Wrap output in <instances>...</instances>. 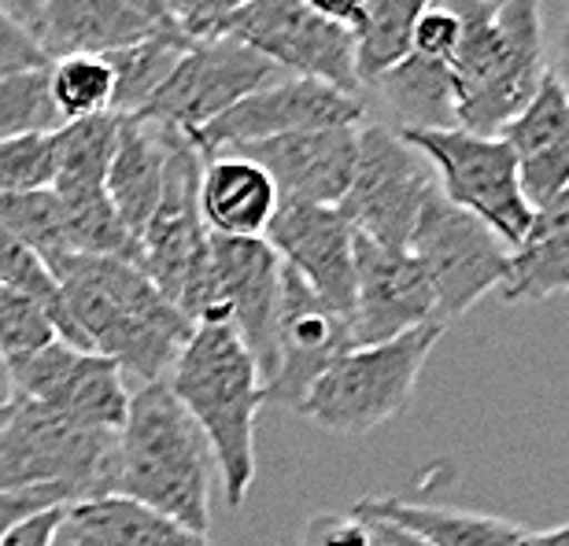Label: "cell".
<instances>
[{
	"mask_svg": "<svg viewBox=\"0 0 569 546\" xmlns=\"http://www.w3.org/2000/svg\"><path fill=\"white\" fill-rule=\"evenodd\" d=\"M78 336L138 384L163 381L186 347L192 322L133 263L63 255L49 266Z\"/></svg>",
	"mask_w": 569,
	"mask_h": 546,
	"instance_id": "6da1fadb",
	"label": "cell"
},
{
	"mask_svg": "<svg viewBox=\"0 0 569 546\" xmlns=\"http://www.w3.org/2000/svg\"><path fill=\"white\" fill-rule=\"evenodd\" d=\"M459 16L451 55L455 127L499 136L548 78L543 0H443Z\"/></svg>",
	"mask_w": 569,
	"mask_h": 546,
	"instance_id": "7a4b0ae2",
	"label": "cell"
},
{
	"mask_svg": "<svg viewBox=\"0 0 569 546\" xmlns=\"http://www.w3.org/2000/svg\"><path fill=\"white\" fill-rule=\"evenodd\" d=\"M214 476L208 439L167 381L138 384L116 432L104 495L130 498L208 536Z\"/></svg>",
	"mask_w": 569,
	"mask_h": 546,
	"instance_id": "3957f363",
	"label": "cell"
},
{
	"mask_svg": "<svg viewBox=\"0 0 569 546\" xmlns=\"http://www.w3.org/2000/svg\"><path fill=\"white\" fill-rule=\"evenodd\" d=\"M163 381L208 439L226 506L241 509L256 484V414L267 403L252 351L230 322H197Z\"/></svg>",
	"mask_w": 569,
	"mask_h": 546,
	"instance_id": "277c9868",
	"label": "cell"
},
{
	"mask_svg": "<svg viewBox=\"0 0 569 546\" xmlns=\"http://www.w3.org/2000/svg\"><path fill=\"white\" fill-rule=\"evenodd\" d=\"M443 328L448 325L432 322L389 340V344L348 347L315 381L296 414L333 436H362L378 425H389L411 406L418 373L432 347L440 344Z\"/></svg>",
	"mask_w": 569,
	"mask_h": 546,
	"instance_id": "5b68a950",
	"label": "cell"
},
{
	"mask_svg": "<svg viewBox=\"0 0 569 546\" xmlns=\"http://www.w3.org/2000/svg\"><path fill=\"white\" fill-rule=\"evenodd\" d=\"M203 155L189 144L186 133L170 136L163 192L141 233L138 270L192 325L208 322L214 311L211 289V233L200 219L197 192H200Z\"/></svg>",
	"mask_w": 569,
	"mask_h": 546,
	"instance_id": "8992f818",
	"label": "cell"
},
{
	"mask_svg": "<svg viewBox=\"0 0 569 546\" xmlns=\"http://www.w3.org/2000/svg\"><path fill=\"white\" fill-rule=\"evenodd\" d=\"M437 174V189L455 208L481 219L510 252L532 222V203L521 192L518 159L503 136L448 130H396Z\"/></svg>",
	"mask_w": 569,
	"mask_h": 546,
	"instance_id": "52a82bcc",
	"label": "cell"
},
{
	"mask_svg": "<svg viewBox=\"0 0 569 546\" xmlns=\"http://www.w3.org/2000/svg\"><path fill=\"white\" fill-rule=\"evenodd\" d=\"M437 189V174L400 133L385 122H362L356 170L337 211L367 241L407 252L415 222Z\"/></svg>",
	"mask_w": 569,
	"mask_h": 546,
	"instance_id": "ba28073f",
	"label": "cell"
},
{
	"mask_svg": "<svg viewBox=\"0 0 569 546\" xmlns=\"http://www.w3.org/2000/svg\"><path fill=\"white\" fill-rule=\"evenodd\" d=\"M116 432L78 428L49 410L16 403L0 425V495L30 487H67L86 498H104Z\"/></svg>",
	"mask_w": 569,
	"mask_h": 546,
	"instance_id": "9c48e42d",
	"label": "cell"
},
{
	"mask_svg": "<svg viewBox=\"0 0 569 546\" xmlns=\"http://www.w3.org/2000/svg\"><path fill=\"white\" fill-rule=\"evenodd\" d=\"M437 295L440 325L459 322L488 292H499L510 270V247L470 211L455 208L440 189H432L415 233L407 241Z\"/></svg>",
	"mask_w": 569,
	"mask_h": 546,
	"instance_id": "30bf717a",
	"label": "cell"
},
{
	"mask_svg": "<svg viewBox=\"0 0 569 546\" xmlns=\"http://www.w3.org/2000/svg\"><path fill=\"white\" fill-rule=\"evenodd\" d=\"M214 38H233L274 63L289 78H315L340 93L367 100L356 74V38L351 30L322 19L303 0H248L222 22Z\"/></svg>",
	"mask_w": 569,
	"mask_h": 546,
	"instance_id": "8fae6325",
	"label": "cell"
},
{
	"mask_svg": "<svg viewBox=\"0 0 569 546\" xmlns=\"http://www.w3.org/2000/svg\"><path fill=\"white\" fill-rule=\"evenodd\" d=\"M16 403L49 410L78 428L119 432L130 410V377L97 351H78L63 340L8 362Z\"/></svg>",
	"mask_w": 569,
	"mask_h": 546,
	"instance_id": "7c38bea8",
	"label": "cell"
},
{
	"mask_svg": "<svg viewBox=\"0 0 569 546\" xmlns=\"http://www.w3.org/2000/svg\"><path fill=\"white\" fill-rule=\"evenodd\" d=\"M284 78L274 63L233 38L192 41L189 52L174 63L159 93L133 119L159 122L178 133H192L230 111L237 100Z\"/></svg>",
	"mask_w": 569,
	"mask_h": 546,
	"instance_id": "4fadbf2b",
	"label": "cell"
},
{
	"mask_svg": "<svg viewBox=\"0 0 569 546\" xmlns=\"http://www.w3.org/2000/svg\"><path fill=\"white\" fill-rule=\"evenodd\" d=\"M367 111V100L348 97L333 85L315 82V78H278V82L248 93L214 122L186 136L200 155H214L226 152V148L270 141V136L284 133L362 127Z\"/></svg>",
	"mask_w": 569,
	"mask_h": 546,
	"instance_id": "5bb4252c",
	"label": "cell"
},
{
	"mask_svg": "<svg viewBox=\"0 0 569 546\" xmlns=\"http://www.w3.org/2000/svg\"><path fill=\"white\" fill-rule=\"evenodd\" d=\"M281 259L263 236L211 233L214 311L208 322H230L252 351L263 384L274 373V333L281 311Z\"/></svg>",
	"mask_w": 569,
	"mask_h": 546,
	"instance_id": "9a60e30c",
	"label": "cell"
},
{
	"mask_svg": "<svg viewBox=\"0 0 569 546\" xmlns=\"http://www.w3.org/2000/svg\"><path fill=\"white\" fill-rule=\"evenodd\" d=\"M351 344V325L326 300L307 289L296 273L281 270V311L274 333V373L263 384L267 403L300 410L315 381L345 355Z\"/></svg>",
	"mask_w": 569,
	"mask_h": 546,
	"instance_id": "2e32d148",
	"label": "cell"
},
{
	"mask_svg": "<svg viewBox=\"0 0 569 546\" xmlns=\"http://www.w3.org/2000/svg\"><path fill=\"white\" fill-rule=\"evenodd\" d=\"M440 322L437 295L422 263L411 252H392L356 233V300H351V344L389 340Z\"/></svg>",
	"mask_w": 569,
	"mask_h": 546,
	"instance_id": "e0dca14e",
	"label": "cell"
},
{
	"mask_svg": "<svg viewBox=\"0 0 569 546\" xmlns=\"http://www.w3.org/2000/svg\"><path fill=\"white\" fill-rule=\"evenodd\" d=\"M263 241L274 247L281 266H289L318 300L337 314L351 317L356 300V230L337 208L281 200Z\"/></svg>",
	"mask_w": 569,
	"mask_h": 546,
	"instance_id": "ac0fdd59",
	"label": "cell"
},
{
	"mask_svg": "<svg viewBox=\"0 0 569 546\" xmlns=\"http://www.w3.org/2000/svg\"><path fill=\"white\" fill-rule=\"evenodd\" d=\"M356 144H359V127H333V130L284 133L256 144H237L226 148V152L252 159L274 181L278 200L337 208L351 185Z\"/></svg>",
	"mask_w": 569,
	"mask_h": 546,
	"instance_id": "d6986e66",
	"label": "cell"
},
{
	"mask_svg": "<svg viewBox=\"0 0 569 546\" xmlns=\"http://www.w3.org/2000/svg\"><path fill=\"white\" fill-rule=\"evenodd\" d=\"M4 11L49 63L122 49L159 27L122 0H8Z\"/></svg>",
	"mask_w": 569,
	"mask_h": 546,
	"instance_id": "ffe728a7",
	"label": "cell"
},
{
	"mask_svg": "<svg viewBox=\"0 0 569 546\" xmlns=\"http://www.w3.org/2000/svg\"><path fill=\"white\" fill-rule=\"evenodd\" d=\"M499 136L518 159L521 192H526L532 208L562 196L569 189V100L551 71L526 111Z\"/></svg>",
	"mask_w": 569,
	"mask_h": 546,
	"instance_id": "44dd1931",
	"label": "cell"
},
{
	"mask_svg": "<svg viewBox=\"0 0 569 546\" xmlns=\"http://www.w3.org/2000/svg\"><path fill=\"white\" fill-rule=\"evenodd\" d=\"M278 189L252 159L233 152L203 155L197 208L214 236H263L278 211Z\"/></svg>",
	"mask_w": 569,
	"mask_h": 546,
	"instance_id": "7402d4cb",
	"label": "cell"
},
{
	"mask_svg": "<svg viewBox=\"0 0 569 546\" xmlns=\"http://www.w3.org/2000/svg\"><path fill=\"white\" fill-rule=\"evenodd\" d=\"M170 136H174V130L159 127V122H148V119L119 122V141H116V155H111V166H108L104 192L119 214V222L127 225V233L138 244L159 203V192H163Z\"/></svg>",
	"mask_w": 569,
	"mask_h": 546,
	"instance_id": "603a6c76",
	"label": "cell"
},
{
	"mask_svg": "<svg viewBox=\"0 0 569 546\" xmlns=\"http://www.w3.org/2000/svg\"><path fill=\"white\" fill-rule=\"evenodd\" d=\"M569 292V189L540 208L518 247L510 252L507 281L499 295L507 303H537Z\"/></svg>",
	"mask_w": 569,
	"mask_h": 546,
	"instance_id": "cb8c5ba5",
	"label": "cell"
},
{
	"mask_svg": "<svg viewBox=\"0 0 569 546\" xmlns=\"http://www.w3.org/2000/svg\"><path fill=\"white\" fill-rule=\"evenodd\" d=\"M63 528L74 546H214L203 532L116 495L67 506Z\"/></svg>",
	"mask_w": 569,
	"mask_h": 546,
	"instance_id": "d4e9b609",
	"label": "cell"
},
{
	"mask_svg": "<svg viewBox=\"0 0 569 546\" xmlns=\"http://www.w3.org/2000/svg\"><path fill=\"white\" fill-rule=\"evenodd\" d=\"M356 509L389 520L422 546H526L529 539V528L496 514H473V509L422 506L407 498H362Z\"/></svg>",
	"mask_w": 569,
	"mask_h": 546,
	"instance_id": "484cf974",
	"label": "cell"
},
{
	"mask_svg": "<svg viewBox=\"0 0 569 546\" xmlns=\"http://www.w3.org/2000/svg\"><path fill=\"white\" fill-rule=\"evenodd\" d=\"M192 38L178 30L174 22H159L141 41L122 44V49L104 52V60L116 74V97H111V115L133 119L138 111L159 93L174 63L189 52Z\"/></svg>",
	"mask_w": 569,
	"mask_h": 546,
	"instance_id": "4316f807",
	"label": "cell"
},
{
	"mask_svg": "<svg viewBox=\"0 0 569 546\" xmlns=\"http://www.w3.org/2000/svg\"><path fill=\"white\" fill-rule=\"evenodd\" d=\"M432 0H367L362 19L356 27V74L367 93L370 82H378L385 71L403 63L411 55L415 27Z\"/></svg>",
	"mask_w": 569,
	"mask_h": 546,
	"instance_id": "83f0119b",
	"label": "cell"
},
{
	"mask_svg": "<svg viewBox=\"0 0 569 546\" xmlns=\"http://www.w3.org/2000/svg\"><path fill=\"white\" fill-rule=\"evenodd\" d=\"M122 115H93L63 122L56 130V178L52 192H100L108 181L111 155H116Z\"/></svg>",
	"mask_w": 569,
	"mask_h": 546,
	"instance_id": "f1b7e54d",
	"label": "cell"
},
{
	"mask_svg": "<svg viewBox=\"0 0 569 546\" xmlns=\"http://www.w3.org/2000/svg\"><path fill=\"white\" fill-rule=\"evenodd\" d=\"M0 284L38 303L63 344H71L78 351H89L86 340L78 336L71 314H67L63 292H60V284H56L52 270L44 266V259L33 252V247H27V244L19 241V236H11L4 230H0Z\"/></svg>",
	"mask_w": 569,
	"mask_h": 546,
	"instance_id": "f546056e",
	"label": "cell"
},
{
	"mask_svg": "<svg viewBox=\"0 0 569 546\" xmlns=\"http://www.w3.org/2000/svg\"><path fill=\"white\" fill-rule=\"evenodd\" d=\"M49 89H52V104L60 111L63 122L93 119L111 111L116 74H111L104 52L67 55V60L49 63Z\"/></svg>",
	"mask_w": 569,
	"mask_h": 546,
	"instance_id": "4dcf8cb0",
	"label": "cell"
},
{
	"mask_svg": "<svg viewBox=\"0 0 569 546\" xmlns=\"http://www.w3.org/2000/svg\"><path fill=\"white\" fill-rule=\"evenodd\" d=\"M0 230L19 236L27 247H33V252L44 259V266L71 255L67 233H63V208L52 189L0 192Z\"/></svg>",
	"mask_w": 569,
	"mask_h": 546,
	"instance_id": "1f68e13d",
	"label": "cell"
},
{
	"mask_svg": "<svg viewBox=\"0 0 569 546\" xmlns=\"http://www.w3.org/2000/svg\"><path fill=\"white\" fill-rule=\"evenodd\" d=\"M60 127H63V119L52 104L49 67L0 78V141L33 136V133H56Z\"/></svg>",
	"mask_w": 569,
	"mask_h": 546,
	"instance_id": "d6a6232c",
	"label": "cell"
},
{
	"mask_svg": "<svg viewBox=\"0 0 569 546\" xmlns=\"http://www.w3.org/2000/svg\"><path fill=\"white\" fill-rule=\"evenodd\" d=\"M52 178H56V133L0 141V192L52 189Z\"/></svg>",
	"mask_w": 569,
	"mask_h": 546,
	"instance_id": "836d02e7",
	"label": "cell"
},
{
	"mask_svg": "<svg viewBox=\"0 0 569 546\" xmlns=\"http://www.w3.org/2000/svg\"><path fill=\"white\" fill-rule=\"evenodd\" d=\"M49 340L60 336H56V328L41 306L0 284V358L11 362L19 355H30V351L44 347Z\"/></svg>",
	"mask_w": 569,
	"mask_h": 546,
	"instance_id": "e575fe53",
	"label": "cell"
},
{
	"mask_svg": "<svg viewBox=\"0 0 569 546\" xmlns=\"http://www.w3.org/2000/svg\"><path fill=\"white\" fill-rule=\"evenodd\" d=\"M300 546H381L378 520L348 509V514H315L307 520Z\"/></svg>",
	"mask_w": 569,
	"mask_h": 546,
	"instance_id": "d590c367",
	"label": "cell"
},
{
	"mask_svg": "<svg viewBox=\"0 0 569 546\" xmlns=\"http://www.w3.org/2000/svg\"><path fill=\"white\" fill-rule=\"evenodd\" d=\"M74 503H78V495L67 492V487H30V492L0 495V546H4V539L22 520L49 514V509H60V506H74Z\"/></svg>",
	"mask_w": 569,
	"mask_h": 546,
	"instance_id": "8d00e7d4",
	"label": "cell"
},
{
	"mask_svg": "<svg viewBox=\"0 0 569 546\" xmlns=\"http://www.w3.org/2000/svg\"><path fill=\"white\" fill-rule=\"evenodd\" d=\"M244 4L248 0H167V19L178 30H186L192 41H203L214 38L222 22Z\"/></svg>",
	"mask_w": 569,
	"mask_h": 546,
	"instance_id": "74e56055",
	"label": "cell"
},
{
	"mask_svg": "<svg viewBox=\"0 0 569 546\" xmlns=\"http://www.w3.org/2000/svg\"><path fill=\"white\" fill-rule=\"evenodd\" d=\"M38 67H49V60L33 49L27 33H22L16 22L8 19V11L0 8V78L19 74V71H38Z\"/></svg>",
	"mask_w": 569,
	"mask_h": 546,
	"instance_id": "f35d334b",
	"label": "cell"
},
{
	"mask_svg": "<svg viewBox=\"0 0 569 546\" xmlns=\"http://www.w3.org/2000/svg\"><path fill=\"white\" fill-rule=\"evenodd\" d=\"M63 509L67 506L49 509V514H38V517H30V520H22V525L4 539V546H49L52 532L60 528V520H63Z\"/></svg>",
	"mask_w": 569,
	"mask_h": 546,
	"instance_id": "ab89813d",
	"label": "cell"
},
{
	"mask_svg": "<svg viewBox=\"0 0 569 546\" xmlns=\"http://www.w3.org/2000/svg\"><path fill=\"white\" fill-rule=\"evenodd\" d=\"M307 8L318 11L322 19L337 22V27H345L356 33L359 19H362V8H367V0H303Z\"/></svg>",
	"mask_w": 569,
	"mask_h": 546,
	"instance_id": "60d3db41",
	"label": "cell"
},
{
	"mask_svg": "<svg viewBox=\"0 0 569 546\" xmlns=\"http://www.w3.org/2000/svg\"><path fill=\"white\" fill-rule=\"evenodd\" d=\"M548 71H551V78L559 82V89L569 100V22L559 33V44H555V63H548Z\"/></svg>",
	"mask_w": 569,
	"mask_h": 546,
	"instance_id": "b9f144b4",
	"label": "cell"
},
{
	"mask_svg": "<svg viewBox=\"0 0 569 546\" xmlns=\"http://www.w3.org/2000/svg\"><path fill=\"white\" fill-rule=\"evenodd\" d=\"M122 4L133 8L144 19H152V22H170L167 19V0H122Z\"/></svg>",
	"mask_w": 569,
	"mask_h": 546,
	"instance_id": "7bdbcfd3",
	"label": "cell"
},
{
	"mask_svg": "<svg viewBox=\"0 0 569 546\" xmlns=\"http://www.w3.org/2000/svg\"><path fill=\"white\" fill-rule=\"evenodd\" d=\"M526 546H569V525H559L551 532H529Z\"/></svg>",
	"mask_w": 569,
	"mask_h": 546,
	"instance_id": "ee69618b",
	"label": "cell"
},
{
	"mask_svg": "<svg viewBox=\"0 0 569 546\" xmlns=\"http://www.w3.org/2000/svg\"><path fill=\"white\" fill-rule=\"evenodd\" d=\"M16 406V388H11V373H8V362L0 358V410Z\"/></svg>",
	"mask_w": 569,
	"mask_h": 546,
	"instance_id": "f6af8a7d",
	"label": "cell"
},
{
	"mask_svg": "<svg viewBox=\"0 0 569 546\" xmlns=\"http://www.w3.org/2000/svg\"><path fill=\"white\" fill-rule=\"evenodd\" d=\"M63 514H67V509H63ZM49 546H74V539H71V536H67L63 520H60V528H56V532H52V539H49Z\"/></svg>",
	"mask_w": 569,
	"mask_h": 546,
	"instance_id": "bcb514c9",
	"label": "cell"
},
{
	"mask_svg": "<svg viewBox=\"0 0 569 546\" xmlns=\"http://www.w3.org/2000/svg\"><path fill=\"white\" fill-rule=\"evenodd\" d=\"M8 417H11V406H8V410H0V425H4Z\"/></svg>",
	"mask_w": 569,
	"mask_h": 546,
	"instance_id": "7dc6e473",
	"label": "cell"
},
{
	"mask_svg": "<svg viewBox=\"0 0 569 546\" xmlns=\"http://www.w3.org/2000/svg\"><path fill=\"white\" fill-rule=\"evenodd\" d=\"M4 4H8V0H0V8H4Z\"/></svg>",
	"mask_w": 569,
	"mask_h": 546,
	"instance_id": "c3c4849f",
	"label": "cell"
},
{
	"mask_svg": "<svg viewBox=\"0 0 569 546\" xmlns=\"http://www.w3.org/2000/svg\"><path fill=\"white\" fill-rule=\"evenodd\" d=\"M566 8H569V0H566Z\"/></svg>",
	"mask_w": 569,
	"mask_h": 546,
	"instance_id": "681fc988",
	"label": "cell"
}]
</instances>
